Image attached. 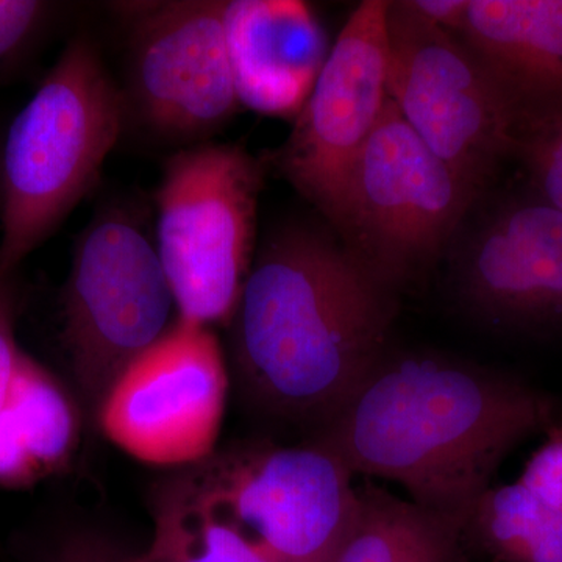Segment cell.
<instances>
[{"instance_id": "cell-1", "label": "cell", "mask_w": 562, "mask_h": 562, "mask_svg": "<svg viewBox=\"0 0 562 562\" xmlns=\"http://www.w3.org/2000/svg\"><path fill=\"white\" fill-rule=\"evenodd\" d=\"M397 294L338 233L277 225L231 321L247 397L279 419L322 427L390 349Z\"/></svg>"}, {"instance_id": "cell-2", "label": "cell", "mask_w": 562, "mask_h": 562, "mask_svg": "<svg viewBox=\"0 0 562 562\" xmlns=\"http://www.w3.org/2000/svg\"><path fill=\"white\" fill-rule=\"evenodd\" d=\"M552 414L546 395L505 373L387 349L314 441L353 475L401 484L409 501L464 525L506 454Z\"/></svg>"}, {"instance_id": "cell-3", "label": "cell", "mask_w": 562, "mask_h": 562, "mask_svg": "<svg viewBox=\"0 0 562 562\" xmlns=\"http://www.w3.org/2000/svg\"><path fill=\"white\" fill-rule=\"evenodd\" d=\"M120 83L88 35L74 36L0 146V272L58 231L124 135Z\"/></svg>"}, {"instance_id": "cell-4", "label": "cell", "mask_w": 562, "mask_h": 562, "mask_svg": "<svg viewBox=\"0 0 562 562\" xmlns=\"http://www.w3.org/2000/svg\"><path fill=\"white\" fill-rule=\"evenodd\" d=\"M266 162L232 143L172 151L155 191V246L179 319L231 324L255 258Z\"/></svg>"}, {"instance_id": "cell-5", "label": "cell", "mask_w": 562, "mask_h": 562, "mask_svg": "<svg viewBox=\"0 0 562 562\" xmlns=\"http://www.w3.org/2000/svg\"><path fill=\"white\" fill-rule=\"evenodd\" d=\"M173 313L176 299L138 205L102 203L74 243L63 291L61 341L91 413L99 416L121 373L179 319Z\"/></svg>"}, {"instance_id": "cell-6", "label": "cell", "mask_w": 562, "mask_h": 562, "mask_svg": "<svg viewBox=\"0 0 562 562\" xmlns=\"http://www.w3.org/2000/svg\"><path fill=\"white\" fill-rule=\"evenodd\" d=\"M224 3H113L125 32L124 132L173 151L213 140L236 111Z\"/></svg>"}, {"instance_id": "cell-7", "label": "cell", "mask_w": 562, "mask_h": 562, "mask_svg": "<svg viewBox=\"0 0 562 562\" xmlns=\"http://www.w3.org/2000/svg\"><path fill=\"white\" fill-rule=\"evenodd\" d=\"M479 194L387 99L355 165L333 231L398 292L441 255Z\"/></svg>"}, {"instance_id": "cell-8", "label": "cell", "mask_w": 562, "mask_h": 562, "mask_svg": "<svg viewBox=\"0 0 562 562\" xmlns=\"http://www.w3.org/2000/svg\"><path fill=\"white\" fill-rule=\"evenodd\" d=\"M180 479L277 562H335L357 519L353 473L316 441L213 453Z\"/></svg>"}, {"instance_id": "cell-9", "label": "cell", "mask_w": 562, "mask_h": 562, "mask_svg": "<svg viewBox=\"0 0 562 562\" xmlns=\"http://www.w3.org/2000/svg\"><path fill=\"white\" fill-rule=\"evenodd\" d=\"M387 98L442 161L482 192L516 149L519 114L460 36L387 3Z\"/></svg>"}, {"instance_id": "cell-10", "label": "cell", "mask_w": 562, "mask_h": 562, "mask_svg": "<svg viewBox=\"0 0 562 562\" xmlns=\"http://www.w3.org/2000/svg\"><path fill=\"white\" fill-rule=\"evenodd\" d=\"M387 3L364 0L351 13L288 139L266 158L336 227L351 173L387 103Z\"/></svg>"}, {"instance_id": "cell-11", "label": "cell", "mask_w": 562, "mask_h": 562, "mask_svg": "<svg viewBox=\"0 0 562 562\" xmlns=\"http://www.w3.org/2000/svg\"><path fill=\"white\" fill-rule=\"evenodd\" d=\"M227 391L216 335L177 319L121 373L98 417L110 441L136 460L188 468L214 453Z\"/></svg>"}, {"instance_id": "cell-12", "label": "cell", "mask_w": 562, "mask_h": 562, "mask_svg": "<svg viewBox=\"0 0 562 562\" xmlns=\"http://www.w3.org/2000/svg\"><path fill=\"white\" fill-rule=\"evenodd\" d=\"M454 290L480 319L562 327V213L535 198L503 206L473 233L454 265Z\"/></svg>"}, {"instance_id": "cell-13", "label": "cell", "mask_w": 562, "mask_h": 562, "mask_svg": "<svg viewBox=\"0 0 562 562\" xmlns=\"http://www.w3.org/2000/svg\"><path fill=\"white\" fill-rule=\"evenodd\" d=\"M224 31L241 106L294 121L330 54L312 7L299 0H231L224 3Z\"/></svg>"}, {"instance_id": "cell-14", "label": "cell", "mask_w": 562, "mask_h": 562, "mask_svg": "<svg viewBox=\"0 0 562 562\" xmlns=\"http://www.w3.org/2000/svg\"><path fill=\"white\" fill-rule=\"evenodd\" d=\"M458 36L522 122L562 110V0H469Z\"/></svg>"}, {"instance_id": "cell-15", "label": "cell", "mask_w": 562, "mask_h": 562, "mask_svg": "<svg viewBox=\"0 0 562 562\" xmlns=\"http://www.w3.org/2000/svg\"><path fill=\"white\" fill-rule=\"evenodd\" d=\"M79 416L63 384L22 351L0 409V486L25 487L65 468Z\"/></svg>"}, {"instance_id": "cell-16", "label": "cell", "mask_w": 562, "mask_h": 562, "mask_svg": "<svg viewBox=\"0 0 562 562\" xmlns=\"http://www.w3.org/2000/svg\"><path fill=\"white\" fill-rule=\"evenodd\" d=\"M335 562H468V546L457 520L366 483Z\"/></svg>"}, {"instance_id": "cell-17", "label": "cell", "mask_w": 562, "mask_h": 562, "mask_svg": "<svg viewBox=\"0 0 562 562\" xmlns=\"http://www.w3.org/2000/svg\"><path fill=\"white\" fill-rule=\"evenodd\" d=\"M462 536L495 562H562V513L519 480L484 492Z\"/></svg>"}, {"instance_id": "cell-18", "label": "cell", "mask_w": 562, "mask_h": 562, "mask_svg": "<svg viewBox=\"0 0 562 562\" xmlns=\"http://www.w3.org/2000/svg\"><path fill=\"white\" fill-rule=\"evenodd\" d=\"M136 562L277 561L176 476L155 498L154 538Z\"/></svg>"}, {"instance_id": "cell-19", "label": "cell", "mask_w": 562, "mask_h": 562, "mask_svg": "<svg viewBox=\"0 0 562 562\" xmlns=\"http://www.w3.org/2000/svg\"><path fill=\"white\" fill-rule=\"evenodd\" d=\"M516 149L530 166L539 198L562 213V110L522 122Z\"/></svg>"}, {"instance_id": "cell-20", "label": "cell", "mask_w": 562, "mask_h": 562, "mask_svg": "<svg viewBox=\"0 0 562 562\" xmlns=\"http://www.w3.org/2000/svg\"><path fill=\"white\" fill-rule=\"evenodd\" d=\"M57 7L41 0H0V77L33 50L55 20Z\"/></svg>"}, {"instance_id": "cell-21", "label": "cell", "mask_w": 562, "mask_h": 562, "mask_svg": "<svg viewBox=\"0 0 562 562\" xmlns=\"http://www.w3.org/2000/svg\"><path fill=\"white\" fill-rule=\"evenodd\" d=\"M519 482L562 513V425L550 428L546 442L525 465Z\"/></svg>"}, {"instance_id": "cell-22", "label": "cell", "mask_w": 562, "mask_h": 562, "mask_svg": "<svg viewBox=\"0 0 562 562\" xmlns=\"http://www.w3.org/2000/svg\"><path fill=\"white\" fill-rule=\"evenodd\" d=\"M16 308L14 273L0 272V409L9 395L22 353L16 341Z\"/></svg>"}, {"instance_id": "cell-23", "label": "cell", "mask_w": 562, "mask_h": 562, "mask_svg": "<svg viewBox=\"0 0 562 562\" xmlns=\"http://www.w3.org/2000/svg\"><path fill=\"white\" fill-rule=\"evenodd\" d=\"M49 562H136V554L122 552L101 536L79 532L65 539Z\"/></svg>"}, {"instance_id": "cell-24", "label": "cell", "mask_w": 562, "mask_h": 562, "mask_svg": "<svg viewBox=\"0 0 562 562\" xmlns=\"http://www.w3.org/2000/svg\"><path fill=\"white\" fill-rule=\"evenodd\" d=\"M420 20L458 35L468 14L469 0H403Z\"/></svg>"}, {"instance_id": "cell-25", "label": "cell", "mask_w": 562, "mask_h": 562, "mask_svg": "<svg viewBox=\"0 0 562 562\" xmlns=\"http://www.w3.org/2000/svg\"><path fill=\"white\" fill-rule=\"evenodd\" d=\"M2 136L3 135H0V146H2Z\"/></svg>"}]
</instances>
